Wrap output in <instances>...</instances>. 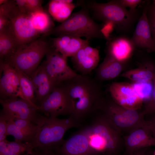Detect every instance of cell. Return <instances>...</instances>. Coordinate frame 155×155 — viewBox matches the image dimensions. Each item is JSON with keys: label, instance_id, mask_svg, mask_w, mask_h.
Segmentation results:
<instances>
[{"label": "cell", "instance_id": "obj_1", "mask_svg": "<svg viewBox=\"0 0 155 155\" xmlns=\"http://www.w3.org/2000/svg\"><path fill=\"white\" fill-rule=\"evenodd\" d=\"M61 84L71 106L70 116L82 125L96 111L104 98L100 87L95 80L82 74Z\"/></svg>", "mask_w": 155, "mask_h": 155}, {"label": "cell", "instance_id": "obj_2", "mask_svg": "<svg viewBox=\"0 0 155 155\" xmlns=\"http://www.w3.org/2000/svg\"><path fill=\"white\" fill-rule=\"evenodd\" d=\"M80 128L85 132L94 155H118L124 146L121 133L103 116L96 113Z\"/></svg>", "mask_w": 155, "mask_h": 155}, {"label": "cell", "instance_id": "obj_3", "mask_svg": "<svg viewBox=\"0 0 155 155\" xmlns=\"http://www.w3.org/2000/svg\"><path fill=\"white\" fill-rule=\"evenodd\" d=\"M35 123L37 129L31 142L34 149L53 151L59 150L68 130L73 127L79 128L82 126L71 116L67 119H59L38 114Z\"/></svg>", "mask_w": 155, "mask_h": 155}, {"label": "cell", "instance_id": "obj_4", "mask_svg": "<svg viewBox=\"0 0 155 155\" xmlns=\"http://www.w3.org/2000/svg\"><path fill=\"white\" fill-rule=\"evenodd\" d=\"M52 47V44L44 39L38 38L18 46L11 56L3 61L30 77Z\"/></svg>", "mask_w": 155, "mask_h": 155}, {"label": "cell", "instance_id": "obj_5", "mask_svg": "<svg viewBox=\"0 0 155 155\" xmlns=\"http://www.w3.org/2000/svg\"><path fill=\"white\" fill-rule=\"evenodd\" d=\"M97 112L117 129L123 136L146 122L143 112L125 108L112 99L104 98Z\"/></svg>", "mask_w": 155, "mask_h": 155}, {"label": "cell", "instance_id": "obj_6", "mask_svg": "<svg viewBox=\"0 0 155 155\" xmlns=\"http://www.w3.org/2000/svg\"><path fill=\"white\" fill-rule=\"evenodd\" d=\"M0 15L5 16L9 22L7 29L14 37L18 46L29 43L40 34L33 27L29 15L21 12L15 0H9L0 6Z\"/></svg>", "mask_w": 155, "mask_h": 155}, {"label": "cell", "instance_id": "obj_7", "mask_svg": "<svg viewBox=\"0 0 155 155\" xmlns=\"http://www.w3.org/2000/svg\"><path fill=\"white\" fill-rule=\"evenodd\" d=\"M81 5L83 6L81 9L72 14L61 24L55 27L50 34L58 36L68 34L84 37L88 41L94 38L104 37L101 32V26L91 18L87 7Z\"/></svg>", "mask_w": 155, "mask_h": 155}, {"label": "cell", "instance_id": "obj_8", "mask_svg": "<svg viewBox=\"0 0 155 155\" xmlns=\"http://www.w3.org/2000/svg\"><path fill=\"white\" fill-rule=\"evenodd\" d=\"M82 4L90 10L95 18L103 22H112L115 28L121 31L128 30L135 20V12L127 10L116 0L106 3L91 1Z\"/></svg>", "mask_w": 155, "mask_h": 155}, {"label": "cell", "instance_id": "obj_9", "mask_svg": "<svg viewBox=\"0 0 155 155\" xmlns=\"http://www.w3.org/2000/svg\"><path fill=\"white\" fill-rule=\"evenodd\" d=\"M42 63L55 86L59 85L78 75L68 65L66 57L53 46Z\"/></svg>", "mask_w": 155, "mask_h": 155}, {"label": "cell", "instance_id": "obj_10", "mask_svg": "<svg viewBox=\"0 0 155 155\" xmlns=\"http://www.w3.org/2000/svg\"><path fill=\"white\" fill-rule=\"evenodd\" d=\"M38 110L47 117H57L72 113L69 101L61 83L55 86L38 105Z\"/></svg>", "mask_w": 155, "mask_h": 155}, {"label": "cell", "instance_id": "obj_11", "mask_svg": "<svg viewBox=\"0 0 155 155\" xmlns=\"http://www.w3.org/2000/svg\"><path fill=\"white\" fill-rule=\"evenodd\" d=\"M3 110L1 112L12 120L21 119L35 123L38 115V106L20 98L0 100Z\"/></svg>", "mask_w": 155, "mask_h": 155}, {"label": "cell", "instance_id": "obj_12", "mask_svg": "<svg viewBox=\"0 0 155 155\" xmlns=\"http://www.w3.org/2000/svg\"><path fill=\"white\" fill-rule=\"evenodd\" d=\"M0 99L18 97L25 100L16 70L7 63L0 61Z\"/></svg>", "mask_w": 155, "mask_h": 155}, {"label": "cell", "instance_id": "obj_13", "mask_svg": "<svg viewBox=\"0 0 155 155\" xmlns=\"http://www.w3.org/2000/svg\"><path fill=\"white\" fill-rule=\"evenodd\" d=\"M112 99L119 105L127 109L139 110L143 101L135 92L132 84L114 82L109 88Z\"/></svg>", "mask_w": 155, "mask_h": 155}, {"label": "cell", "instance_id": "obj_14", "mask_svg": "<svg viewBox=\"0 0 155 155\" xmlns=\"http://www.w3.org/2000/svg\"><path fill=\"white\" fill-rule=\"evenodd\" d=\"M75 68L82 75H87L97 66L99 60L98 49L89 44L80 49L72 57Z\"/></svg>", "mask_w": 155, "mask_h": 155}, {"label": "cell", "instance_id": "obj_15", "mask_svg": "<svg viewBox=\"0 0 155 155\" xmlns=\"http://www.w3.org/2000/svg\"><path fill=\"white\" fill-rule=\"evenodd\" d=\"M149 126L146 121L123 136L125 154L155 144V140L148 133Z\"/></svg>", "mask_w": 155, "mask_h": 155}, {"label": "cell", "instance_id": "obj_16", "mask_svg": "<svg viewBox=\"0 0 155 155\" xmlns=\"http://www.w3.org/2000/svg\"><path fill=\"white\" fill-rule=\"evenodd\" d=\"M59 155H94L87 136L81 128L65 140L59 151Z\"/></svg>", "mask_w": 155, "mask_h": 155}, {"label": "cell", "instance_id": "obj_17", "mask_svg": "<svg viewBox=\"0 0 155 155\" xmlns=\"http://www.w3.org/2000/svg\"><path fill=\"white\" fill-rule=\"evenodd\" d=\"M131 40L135 46L151 51L155 50V44L152 36L146 9L143 11Z\"/></svg>", "mask_w": 155, "mask_h": 155}, {"label": "cell", "instance_id": "obj_18", "mask_svg": "<svg viewBox=\"0 0 155 155\" xmlns=\"http://www.w3.org/2000/svg\"><path fill=\"white\" fill-rule=\"evenodd\" d=\"M52 46L64 56L72 57L80 49L89 44V41L80 37L62 34L51 39Z\"/></svg>", "mask_w": 155, "mask_h": 155}, {"label": "cell", "instance_id": "obj_19", "mask_svg": "<svg viewBox=\"0 0 155 155\" xmlns=\"http://www.w3.org/2000/svg\"><path fill=\"white\" fill-rule=\"evenodd\" d=\"M30 78L34 86L37 101L39 104L55 86L53 84L42 63Z\"/></svg>", "mask_w": 155, "mask_h": 155}, {"label": "cell", "instance_id": "obj_20", "mask_svg": "<svg viewBox=\"0 0 155 155\" xmlns=\"http://www.w3.org/2000/svg\"><path fill=\"white\" fill-rule=\"evenodd\" d=\"M108 41L107 54L121 63L130 57L135 47L131 39L124 37L110 39Z\"/></svg>", "mask_w": 155, "mask_h": 155}, {"label": "cell", "instance_id": "obj_21", "mask_svg": "<svg viewBox=\"0 0 155 155\" xmlns=\"http://www.w3.org/2000/svg\"><path fill=\"white\" fill-rule=\"evenodd\" d=\"M122 69L121 63L107 54L96 70V78L100 80H111L117 76Z\"/></svg>", "mask_w": 155, "mask_h": 155}, {"label": "cell", "instance_id": "obj_22", "mask_svg": "<svg viewBox=\"0 0 155 155\" xmlns=\"http://www.w3.org/2000/svg\"><path fill=\"white\" fill-rule=\"evenodd\" d=\"M76 6L72 0H52L49 4V12L54 20L62 23L69 17Z\"/></svg>", "mask_w": 155, "mask_h": 155}, {"label": "cell", "instance_id": "obj_23", "mask_svg": "<svg viewBox=\"0 0 155 155\" xmlns=\"http://www.w3.org/2000/svg\"><path fill=\"white\" fill-rule=\"evenodd\" d=\"M34 149L30 142L0 141V155H30Z\"/></svg>", "mask_w": 155, "mask_h": 155}, {"label": "cell", "instance_id": "obj_24", "mask_svg": "<svg viewBox=\"0 0 155 155\" xmlns=\"http://www.w3.org/2000/svg\"><path fill=\"white\" fill-rule=\"evenodd\" d=\"M29 15L31 23L38 32L40 34H50L55 27L54 22L49 14L44 10Z\"/></svg>", "mask_w": 155, "mask_h": 155}, {"label": "cell", "instance_id": "obj_25", "mask_svg": "<svg viewBox=\"0 0 155 155\" xmlns=\"http://www.w3.org/2000/svg\"><path fill=\"white\" fill-rule=\"evenodd\" d=\"M18 47L14 37L7 29L0 31V61L6 60Z\"/></svg>", "mask_w": 155, "mask_h": 155}, {"label": "cell", "instance_id": "obj_26", "mask_svg": "<svg viewBox=\"0 0 155 155\" xmlns=\"http://www.w3.org/2000/svg\"><path fill=\"white\" fill-rule=\"evenodd\" d=\"M16 70L20 82L21 90L26 100L35 106L37 100L34 86L30 78L23 73Z\"/></svg>", "mask_w": 155, "mask_h": 155}, {"label": "cell", "instance_id": "obj_27", "mask_svg": "<svg viewBox=\"0 0 155 155\" xmlns=\"http://www.w3.org/2000/svg\"><path fill=\"white\" fill-rule=\"evenodd\" d=\"M151 66L148 65L144 67L129 70L123 73L122 76L134 82L151 81L155 76L154 73L149 68Z\"/></svg>", "mask_w": 155, "mask_h": 155}, {"label": "cell", "instance_id": "obj_28", "mask_svg": "<svg viewBox=\"0 0 155 155\" xmlns=\"http://www.w3.org/2000/svg\"><path fill=\"white\" fill-rule=\"evenodd\" d=\"M6 117L8 120L7 127V135L13 136L15 138V141L16 142H31L34 135L19 128L11 119Z\"/></svg>", "mask_w": 155, "mask_h": 155}, {"label": "cell", "instance_id": "obj_29", "mask_svg": "<svg viewBox=\"0 0 155 155\" xmlns=\"http://www.w3.org/2000/svg\"><path fill=\"white\" fill-rule=\"evenodd\" d=\"M132 85L135 92L143 102L151 100L153 86L151 81L134 82Z\"/></svg>", "mask_w": 155, "mask_h": 155}, {"label": "cell", "instance_id": "obj_30", "mask_svg": "<svg viewBox=\"0 0 155 155\" xmlns=\"http://www.w3.org/2000/svg\"><path fill=\"white\" fill-rule=\"evenodd\" d=\"M12 120L19 128L26 132L32 134L34 136L37 129L36 124H34L33 122L27 120L16 119Z\"/></svg>", "mask_w": 155, "mask_h": 155}, {"label": "cell", "instance_id": "obj_31", "mask_svg": "<svg viewBox=\"0 0 155 155\" xmlns=\"http://www.w3.org/2000/svg\"><path fill=\"white\" fill-rule=\"evenodd\" d=\"M42 0H26L28 13H31L44 10L42 6Z\"/></svg>", "mask_w": 155, "mask_h": 155}, {"label": "cell", "instance_id": "obj_32", "mask_svg": "<svg viewBox=\"0 0 155 155\" xmlns=\"http://www.w3.org/2000/svg\"><path fill=\"white\" fill-rule=\"evenodd\" d=\"M7 117L1 112L0 115V141L6 139L8 135L7 133Z\"/></svg>", "mask_w": 155, "mask_h": 155}, {"label": "cell", "instance_id": "obj_33", "mask_svg": "<svg viewBox=\"0 0 155 155\" xmlns=\"http://www.w3.org/2000/svg\"><path fill=\"white\" fill-rule=\"evenodd\" d=\"M101 28V32L103 37L108 40L110 39V35L115 28V25L110 22H103Z\"/></svg>", "mask_w": 155, "mask_h": 155}, {"label": "cell", "instance_id": "obj_34", "mask_svg": "<svg viewBox=\"0 0 155 155\" xmlns=\"http://www.w3.org/2000/svg\"><path fill=\"white\" fill-rule=\"evenodd\" d=\"M117 2L123 7H129L131 11L135 12V9L137 5L142 1L140 0H116Z\"/></svg>", "mask_w": 155, "mask_h": 155}, {"label": "cell", "instance_id": "obj_35", "mask_svg": "<svg viewBox=\"0 0 155 155\" xmlns=\"http://www.w3.org/2000/svg\"><path fill=\"white\" fill-rule=\"evenodd\" d=\"M55 151L42 150L34 149L30 155H59L58 152Z\"/></svg>", "mask_w": 155, "mask_h": 155}, {"label": "cell", "instance_id": "obj_36", "mask_svg": "<svg viewBox=\"0 0 155 155\" xmlns=\"http://www.w3.org/2000/svg\"><path fill=\"white\" fill-rule=\"evenodd\" d=\"M16 4L20 11L22 13L28 14L26 0H15Z\"/></svg>", "mask_w": 155, "mask_h": 155}, {"label": "cell", "instance_id": "obj_37", "mask_svg": "<svg viewBox=\"0 0 155 155\" xmlns=\"http://www.w3.org/2000/svg\"><path fill=\"white\" fill-rule=\"evenodd\" d=\"M147 148L135 151L130 153L125 154V155H150L147 151Z\"/></svg>", "mask_w": 155, "mask_h": 155}, {"label": "cell", "instance_id": "obj_38", "mask_svg": "<svg viewBox=\"0 0 155 155\" xmlns=\"http://www.w3.org/2000/svg\"><path fill=\"white\" fill-rule=\"evenodd\" d=\"M149 22L151 33L152 35V38L155 44V19H150Z\"/></svg>", "mask_w": 155, "mask_h": 155}, {"label": "cell", "instance_id": "obj_39", "mask_svg": "<svg viewBox=\"0 0 155 155\" xmlns=\"http://www.w3.org/2000/svg\"><path fill=\"white\" fill-rule=\"evenodd\" d=\"M150 10V19H155V0L153 1Z\"/></svg>", "mask_w": 155, "mask_h": 155}, {"label": "cell", "instance_id": "obj_40", "mask_svg": "<svg viewBox=\"0 0 155 155\" xmlns=\"http://www.w3.org/2000/svg\"><path fill=\"white\" fill-rule=\"evenodd\" d=\"M151 100H152L155 102V83L153 86V92Z\"/></svg>", "mask_w": 155, "mask_h": 155}, {"label": "cell", "instance_id": "obj_41", "mask_svg": "<svg viewBox=\"0 0 155 155\" xmlns=\"http://www.w3.org/2000/svg\"><path fill=\"white\" fill-rule=\"evenodd\" d=\"M8 0H0V5L3 4L6 2Z\"/></svg>", "mask_w": 155, "mask_h": 155}, {"label": "cell", "instance_id": "obj_42", "mask_svg": "<svg viewBox=\"0 0 155 155\" xmlns=\"http://www.w3.org/2000/svg\"><path fill=\"white\" fill-rule=\"evenodd\" d=\"M154 155H155V151H154Z\"/></svg>", "mask_w": 155, "mask_h": 155}]
</instances>
